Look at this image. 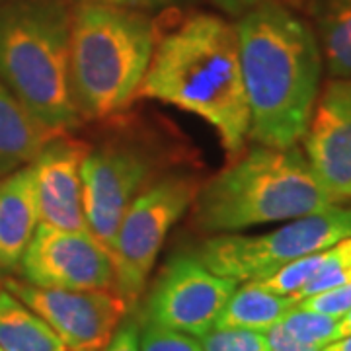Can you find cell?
Instances as JSON below:
<instances>
[{"instance_id": "6da1fadb", "label": "cell", "mask_w": 351, "mask_h": 351, "mask_svg": "<svg viewBox=\"0 0 351 351\" xmlns=\"http://www.w3.org/2000/svg\"><path fill=\"white\" fill-rule=\"evenodd\" d=\"M240 66L250 110L248 137L287 149L302 141L322 76V51L311 25L279 0L239 16Z\"/></svg>"}, {"instance_id": "7a4b0ae2", "label": "cell", "mask_w": 351, "mask_h": 351, "mask_svg": "<svg viewBox=\"0 0 351 351\" xmlns=\"http://www.w3.org/2000/svg\"><path fill=\"white\" fill-rule=\"evenodd\" d=\"M137 98L197 115L237 156L250 131L237 27L213 14L189 16L154 47Z\"/></svg>"}, {"instance_id": "3957f363", "label": "cell", "mask_w": 351, "mask_h": 351, "mask_svg": "<svg viewBox=\"0 0 351 351\" xmlns=\"http://www.w3.org/2000/svg\"><path fill=\"white\" fill-rule=\"evenodd\" d=\"M195 221L207 232L285 223L343 203L314 174L299 147L258 145L195 193Z\"/></svg>"}, {"instance_id": "277c9868", "label": "cell", "mask_w": 351, "mask_h": 351, "mask_svg": "<svg viewBox=\"0 0 351 351\" xmlns=\"http://www.w3.org/2000/svg\"><path fill=\"white\" fill-rule=\"evenodd\" d=\"M71 24L61 0H22L0 10V82L57 135L80 125L69 73Z\"/></svg>"}, {"instance_id": "5b68a950", "label": "cell", "mask_w": 351, "mask_h": 351, "mask_svg": "<svg viewBox=\"0 0 351 351\" xmlns=\"http://www.w3.org/2000/svg\"><path fill=\"white\" fill-rule=\"evenodd\" d=\"M156 36L135 8L82 2L71 24V90L82 119H108L137 98Z\"/></svg>"}, {"instance_id": "8992f818", "label": "cell", "mask_w": 351, "mask_h": 351, "mask_svg": "<svg viewBox=\"0 0 351 351\" xmlns=\"http://www.w3.org/2000/svg\"><path fill=\"white\" fill-rule=\"evenodd\" d=\"M351 237V207L341 203L289 221L258 237L223 234L205 240L197 258L217 276L234 281H260L293 260L328 250Z\"/></svg>"}, {"instance_id": "52a82bcc", "label": "cell", "mask_w": 351, "mask_h": 351, "mask_svg": "<svg viewBox=\"0 0 351 351\" xmlns=\"http://www.w3.org/2000/svg\"><path fill=\"white\" fill-rule=\"evenodd\" d=\"M197 189L188 176H168L131 201L110 250L113 289L129 308L143 297L164 240L188 211Z\"/></svg>"}, {"instance_id": "ba28073f", "label": "cell", "mask_w": 351, "mask_h": 351, "mask_svg": "<svg viewBox=\"0 0 351 351\" xmlns=\"http://www.w3.org/2000/svg\"><path fill=\"white\" fill-rule=\"evenodd\" d=\"M0 285L41 316L66 351H101L129 311L112 289L39 287L12 277Z\"/></svg>"}, {"instance_id": "9c48e42d", "label": "cell", "mask_w": 351, "mask_h": 351, "mask_svg": "<svg viewBox=\"0 0 351 351\" xmlns=\"http://www.w3.org/2000/svg\"><path fill=\"white\" fill-rule=\"evenodd\" d=\"M239 281L217 276L197 256H174L145 301V322L199 339L213 330Z\"/></svg>"}, {"instance_id": "30bf717a", "label": "cell", "mask_w": 351, "mask_h": 351, "mask_svg": "<svg viewBox=\"0 0 351 351\" xmlns=\"http://www.w3.org/2000/svg\"><path fill=\"white\" fill-rule=\"evenodd\" d=\"M80 174L88 230L110 252L123 215L151 176V160L135 149L101 147L88 151Z\"/></svg>"}, {"instance_id": "8fae6325", "label": "cell", "mask_w": 351, "mask_h": 351, "mask_svg": "<svg viewBox=\"0 0 351 351\" xmlns=\"http://www.w3.org/2000/svg\"><path fill=\"white\" fill-rule=\"evenodd\" d=\"M20 267L25 281L39 287H113L110 252L90 232L61 230L39 223Z\"/></svg>"}, {"instance_id": "7c38bea8", "label": "cell", "mask_w": 351, "mask_h": 351, "mask_svg": "<svg viewBox=\"0 0 351 351\" xmlns=\"http://www.w3.org/2000/svg\"><path fill=\"white\" fill-rule=\"evenodd\" d=\"M314 174L338 199H351V78L328 82L304 133Z\"/></svg>"}, {"instance_id": "4fadbf2b", "label": "cell", "mask_w": 351, "mask_h": 351, "mask_svg": "<svg viewBox=\"0 0 351 351\" xmlns=\"http://www.w3.org/2000/svg\"><path fill=\"white\" fill-rule=\"evenodd\" d=\"M88 147L66 135L53 137L34 160L39 223L61 230H88L82 201V160Z\"/></svg>"}, {"instance_id": "5bb4252c", "label": "cell", "mask_w": 351, "mask_h": 351, "mask_svg": "<svg viewBox=\"0 0 351 351\" xmlns=\"http://www.w3.org/2000/svg\"><path fill=\"white\" fill-rule=\"evenodd\" d=\"M39 226L34 164L0 178V277L14 274Z\"/></svg>"}, {"instance_id": "9a60e30c", "label": "cell", "mask_w": 351, "mask_h": 351, "mask_svg": "<svg viewBox=\"0 0 351 351\" xmlns=\"http://www.w3.org/2000/svg\"><path fill=\"white\" fill-rule=\"evenodd\" d=\"M57 133L43 127L0 82V178L32 164Z\"/></svg>"}, {"instance_id": "2e32d148", "label": "cell", "mask_w": 351, "mask_h": 351, "mask_svg": "<svg viewBox=\"0 0 351 351\" xmlns=\"http://www.w3.org/2000/svg\"><path fill=\"white\" fill-rule=\"evenodd\" d=\"M244 283L246 285L234 289V293L226 301L215 328H244L267 332L299 304L293 297L271 293L256 281Z\"/></svg>"}, {"instance_id": "e0dca14e", "label": "cell", "mask_w": 351, "mask_h": 351, "mask_svg": "<svg viewBox=\"0 0 351 351\" xmlns=\"http://www.w3.org/2000/svg\"><path fill=\"white\" fill-rule=\"evenodd\" d=\"M0 348L4 351H66L49 324L2 285Z\"/></svg>"}, {"instance_id": "ac0fdd59", "label": "cell", "mask_w": 351, "mask_h": 351, "mask_svg": "<svg viewBox=\"0 0 351 351\" xmlns=\"http://www.w3.org/2000/svg\"><path fill=\"white\" fill-rule=\"evenodd\" d=\"M322 59L334 78H351V0H314Z\"/></svg>"}, {"instance_id": "d6986e66", "label": "cell", "mask_w": 351, "mask_h": 351, "mask_svg": "<svg viewBox=\"0 0 351 351\" xmlns=\"http://www.w3.org/2000/svg\"><path fill=\"white\" fill-rule=\"evenodd\" d=\"M346 283H351V237L339 240L334 246L324 250V258L314 277L293 299L301 301L304 297H311V295L339 287Z\"/></svg>"}, {"instance_id": "ffe728a7", "label": "cell", "mask_w": 351, "mask_h": 351, "mask_svg": "<svg viewBox=\"0 0 351 351\" xmlns=\"http://www.w3.org/2000/svg\"><path fill=\"white\" fill-rule=\"evenodd\" d=\"M279 326L289 336L316 348H326L328 343L339 338V318L330 314L314 313V311H304L299 306H295L279 322Z\"/></svg>"}, {"instance_id": "44dd1931", "label": "cell", "mask_w": 351, "mask_h": 351, "mask_svg": "<svg viewBox=\"0 0 351 351\" xmlns=\"http://www.w3.org/2000/svg\"><path fill=\"white\" fill-rule=\"evenodd\" d=\"M322 258H324V250L299 258V260H293L287 265L279 267L276 274L263 277L256 283L262 285L263 289H267V291H271V293H277V295L295 297L313 279L316 269L320 267Z\"/></svg>"}, {"instance_id": "7402d4cb", "label": "cell", "mask_w": 351, "mask_h": 351, "mask_svg": "<svg viewBox=\"0 0 351 351\" xmlns=\"http://www.w3.org/2000/svg\"><path fill=\"white\" fill-rule=\"evenodd\" d=\"M203 351H269L265 332L244 328H213L199 338Z\"/></svg>"}, {"instance_id": "603a6c76", "label": "cell", "mask_w": 351, "mask_h": 351, "mask_svg": "<svg viewBox=\"0 0 351 351\" xmlns=\"http://www.w3.org/2000/svg\"><path fill=\"white\" fill-rule=\"evenodd\" d=\"M141 351H203L199 339L170 328L145 322L141 330Z\"/></svg>"}, {"instance_id": "cb8c5ba5", "label": "cell", "mask_w": 351, "mask_h": 351, "mask_svg": "<svg viewBox=\"0 0 351 351\" xmlns=\"http://www.w3.org/2000/svg\"><path fill=\"white\" fill-rule=\"evenodd\" d=\"M297 306L304 308V311H314V313L330 314V316L341 318L351 308V283L328 289V291L316 293L311 297H304L299 301Z\"/></svg>"}, {"instance_id": "d4e9b609", "label": "cell", "mask_w": 351, "mask_h": 351, "mask_svg": "<svg viewBox=\"0 0 351 351\" xmlns=\"http://www.w3.org/2000/svg\"><path fill=\"white\" fill-rule=\"evenodd\" d=\"M101 351H141V330L135 320H123Z\"/></svg>"}, {"instance_id": "484cf974", "label": "cell", "mask_w": 351, "mask_h": 351, "mask_svg": "<svg viewBox=\"0 0 351 351\" xmlns=\"http://www.w3.org/2000/svg\"><path fill=\"white\" fill-rule=\"evenodd\" d=\"M265 336H267V341H269V351H322V348L302 343L293 336H289L279 324L271 328V330H267Z\"/></svg>"}, {"instance_id": "4316f807", "label": "cell", "mask_w": 351, "mask_h": 351, "mask_svg": "<svg viewBox=\"0 0 351 351\" xmlns=\"http://www.w3.org/2000/svg\"><path fill=\"white\" fill-rule=\"evenodd\" d=\"M226 14L230 16H242L244 12H248L252 8L260 6L263 2H269V0H215Z\"/></svg>"}, {"instance_id": "83f0119b", "label": "cell", "mask_w": 351, "mask_h": 351, "mask_svg": "<svg viewBox=\"0 0 351 351\" xmlns=\"http://www.w3.org/2000/svg\"><path fill=\"white\" fill-rule=\"evenodd\" d=\"M82 2H100V4H112V6H123V8H152L160 6L170 0H82Z\"/></svg>"}, {"instance_id": "f1b7e54d", "label": "cell", "mask_w": 351, "mask_h": 351, "mask_svg": "<svg viewBox=\"0 0 351 351\" xmlns=\"http://www.w3.org/2000/svg\"><path fill=\"white\" fill-rule=\"evenodd\" d=\"M322 351H351V334L328 343L326 348H322Z\"/></svg>"}, {"instance_id": "f546056e", "label": "cell", "mask_w": 351, "mask_h": 351, "mask_svg": "<svg viewBox=\"0 0 351 351\" xmlns=\"http://www.w3.org/2000/svg\"><path fill=\"white\" fill-rule=\"evenodd\" d=\"M351 334V308L348 313L343 314L341 318H339V338H343V336H350Z\"/></svg>"}, {"instance_id": "4dcf8cb0", "label": "cell", "mask_w": 351, "mask_h": 351, "mask_svg": "<svg viewBox=\"0 0 351 351\" xmlns=\"http://www.w3.org/2000/svg\"><path fill=\"white\" fill-rule=\"evenodd\" d=\"M2 2H6V0H0V4H2Z\"/></svg>"}, {"instance_id": "1f68e13d", "label": "cell", "mask_w": 351, "mask_h": 351, "mask_svg": "<svg viewBox=\"0 0 351 351\" xmlns=\"http://www.w3.org/2000/svg\"><path fill=\"white\" fill-rule=\"evenodd\" d=\"M0 351H4V350H2V348H0Z\"/></svg>"}]
</instances>
